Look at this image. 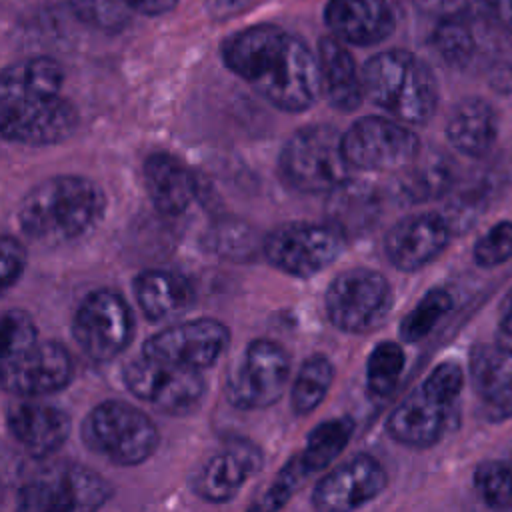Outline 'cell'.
Returning <instances> with one entry per match:
<instances>
[{
  "mask_svg": "<svg viewBox=\"0 0 512 512\" xmlns=\"http://www.w3.org/2000/svg\"><path fill=\"white\" fill-rule=\"evenodd\" d=\"M222 62L272 106L308 110L322 92L318 56L304 40L276 24H256L230 34Z\"/></svg>",
  "mask_w": 512,
  "mask_h": 512,
  "instance_id": "obj_1",
  "label": "cell"
},
{
  "mask_svg": "<svg viewBox=\"0 0 512 512\" xmlns=\"http://www.w3.org/2000/svg\"><path fill=\"white\" fill-rule=\"evenodd\" d=\"M104 210L106 196L94 180L58 174L34 184L20 200L16 216L30 240L60 246L96 228Z\"/></svg>",
  "mask_w": 512,
  "mask_h": 512,
  "instance_id": "obj_2",
  "label": "cell"
},
{
  "mask_svg": "<svg viewBox=\"0 0 512 512\" xmlns=\"http://www.w3.org/2000/svg\"><path fill=\"white\" fill-rule=\"evenodd\" d=\"M368 100L404 124H426L438 106L430 66L408 50H384L362 68Z\"/></svg>",
  "mask_w": 512,
  "mask_h": 512,
  "instance_id": "obj_3",
  "label": "cell"
},
{
  "mask_svg": "<svg viewBox=\"0 0 512 512\" xmlns=\"http://www.w3.org/2000/svg\"><path fill=\"white\" fill-rule=\"evenodd\" d=\"M462 368L456 362L438 364L388 416L386 432L398 444L430 448L448 424V414L462 390Z\"/></svg>",
  "mask_w": 512,
  "mask_h": 512,
  "instance_id": "obj_4",
  "label": "cell"
},
{
  "mask_svg": "<svg viewBox=\"0 0 512 512\" xmlns=\"http://www.w3.org/2000/svg\"><path fill=\"white\" fill-rule=\"evenodd\" d=\"M278 168L282 180L306 194H328L350 178L342 134L330 124L298 128L282 146Z\"/></svg>",
  "mask_w": 512,
  "mask_h": 512,
  "instance_id": "obj_5",
  "label": "cell"
},
{
  "mask_svg": "<svg viewBox=\"0 0 512 512\" xmlns=\"http://www.w3.org/2000/svg\"><path fill=\"white\" fill-rule=\"evenodd\" d=\"M86 446L118 466H136L148 460L160 442V432L150 416L134 404L104 400L82 422Z\"/></svg>",
  "mask_w": 512,
  "mask_h": 512,
  "instance_id": "obj_6",
  "label": "cell"
},
{
  "mask_svg": "<svg viewBox=\"0 0 512 512\" xmlns=\"http://www.w3.org/2000/svg\"><path fill=\"white\" fill-rule=\"evenodd\" d=\"M110 498L112 488L98 472L62 462L26 480L18 488L16 504L26 512H88Z\"/></svg>",
  "mask_w": 512,
  "mask_h": 512,
  "instance_id": "obj_7",
  "label": "cell"
},
{
  "mask_svg": "<svg viewBox=\"0 0 512 512\" xmlns=\"http://www.w3.org/2000/svg\"><path fill=\"white\" fill-rule=\"evenodd\" d=\"M348 240L332 222H290L262 240V252L284 274L312 278L340 258Z\"/></svg>",
  "mask_w": 512,
  "mask_h": 512,
  "instance_id": "obj_8",
  "label": "cell"
},
{
  "mask_svg": "<svg viewBox=\"0 0 512 512\" xmlns=\"http://www.w3.org/2000/svg\"><path fill=\"white\" fill-rule=\"evenodd\" d=\"M328 320L342 332H374L392 310L390 282L376 270L350 268L332 278L324 294Z\"/></svg>",
  "mask_w": 512,
  "mask_h": 512,
  "instance_id": "obj_9",
  "label": "cell"
},
{
  "mask_svg": "<svg viewBox=\"0 0 512 512\" xmlns=\"http://www.w3.org/2000/svg\"><path fill=\"white\" fill-rule=\"evenodd\" d=\"M290 356L274 340H252L244 356L228 372L226 400L240 410H260L276 404L288 388Z\"/></svg>",
  "mask_w": 512,
  "mask_h": 512,
  "instance_id": "obj_10",
  "label": "cell"
},
{
  "mask_svg": "<svg viewBox=\"0 0 512 512\" xmlns=\"http://www.w3.org/2000/svg\"><path fill=\"white\" fill-rule=\"evenodd\" d=\"M72 334L88 358L94 362H110L132 342V308L122 294L110 288L94 290L78 304Z\"/></svg>",
  "mask_w": 512,
  "mask_h": 512,
  "instance_id": "obj_11",
  "label": "cell"
},
{
  "mask_svg": "<svg viewBox=\"0 0 512 512\" xmlns=\"http://www.w3.org/2000/svg\"><path fill=\"white\" fill-rule=\"evenodd\" d=\"M126 390L160 412L180 416L196 408L206 384L200 370L140 356L122 370Z\"/></svg>",
  "mask_w": 512,
  "mask_h": 512,
  "instance_id": "obj_12",
  "label": "cell"
},
{
  "mask_svg": "<svg viewBox=\"0 0 512 512\" xmlns=\"http://www.w3.org/2000/svg\"><path fill=\"white\" fill-rule=\"evenodd\" d=\"M344 154L352 168L380 172L402 170L420 154V138L404 122L384 116H362L342 134Z\"/></svg>",
  "mask_w": 512,
  "mask_h": 512,
  "instance_id": "obj_13",
  "label": "cell"
},
{
  "mask_svg": "<svg viewBox=\"0 0 512 512\" xmlns=\"http://www.w3.org/2000/svg\"><path fill=\"white\" fill-rule=\"evenodd\" d=\"M78 112L60 94L0 100L2 138L26 146L60 144L74 134Z\"/></svg>",
  "mask_w": 512,
  "mask_h": 512,
  "instance_id": "obj_14",
  "label": "cell"
},
{
  "mask_svg": "<svg viewBox=\"0 0 512 512\" xmlns=\"http://www.w3.org/2000/svg\"><path fill=\"white\" fill-rule=\"evenodd\" d=\"M228 344L230 330L220 320L196 318L172 324L152 334L144 342L142 354L186 368L204 370L218 362Z\"/></svg>",
  "mask_w": 512,
  "mask_h": 512,
  "instance_id": "obj_15",
  "label": "cell"
},
{
  "mask_svg": "<svg viewBox=\"0 0 512 512\" xmlns=\"http://www.w3.org/2000/svg\"><path fill=\"white\" fill-rule=\"evenodd\" d=\"M74 374L70 352L58 342H36L2 362V386L20 398H40L64 390Z\"/></svg>",
  "mask_w": 512,
  "mask_h": 512,
  "instance_id": "obj_16",
  "label": "cell"
},
{
  "mask_svg": "<svg viewBox=\"0 0 512 512\" xmlns=\"http://www.w3.org/2000/svg\"><path fill=\"white\" fill-rule=\"evenodd\" d=\"M262 468V452L244 438H228L192 474V492L210 504L230 502Z\"/></svg>",
  "mask_w": 512,
  "mask_h": 512,
  "instance_id": "obj_17",
  "label": "cell"
},
{
  "mask_svg": "<svg viewBox=\"0 0 512 512\" xmlns=\"http://www.w3.org/2000/svg\"><path fill=\"white\" fill-rule=\"evenodd\" d=\"M386 470L370 454H356L330 470L312 492V506L324 512L356 510L386 488Z\"/></svg>",
  "mask_w": 512,
  "mask_h": 512,
  "instance_id": "obj_18",
  "label": "cell"
},
{
  "mask_svg": "<svg viewBox=\"0 0 512 512\" xmlns=\"http://www.w3.org/2000/svg\"><path fill=\"white\" fill-rule=\"evenodd\" d=\"M450 224L434 212L412 214L398 220L384 238L390 264L402 272H416L430 264L450 240Z\"/></svg>",
  "mask_w": 512,
  "mask_h": 512,
  "instance_id": "obj_19",
  "label": "cell"
},
{
  "mask_svg": "<svg viewBox=\"0 0 512 512\" xmlns=\"http://www.w3.org/2000/svg\"><path fill=\"white\" fill-rule=\"evenodd\" d=\"M6 424L14 440L32 458L54 454L68 440L72 428L70 416L64 410L30 398L18 400L8 408Z\"/></svg>",
  "mask_w": 512,
  "mask_h": 512,
  "instance_id": "obj_20",
  "label": "cell"
},
{
  "mask_svg": "<svg viewBox=\"0 0 512 512\" xmlns=\"http://www.w3.org/2000/svg\"><path fill=\"white\" fill-rule=\"evenodd\" d=\"M324 22L332 36L354 46L380 44L396 28L388 0H328Z\"/></svg>",
  "mask_w": 512,
  "mask_h": 512,
  "instance_id": "obj_21",
  "label": "cell"
},
{
  "mask_svg": "<svg viewBox=\"0 0 512 512\" xmlns=\"http://www.w3.org/2000/svg\"><path fill=\"white\" fill-rule=\"evenodd\" d=\"M470 378L490 416H512V348L500 342L476 346L470 352Z\"/></svg>",
  "mask_w": 512,
  "mask_h": 512,
  "instance_id": "obj_22",
  "label": "cell"
},
{
  "mask_svg": "<svg viewBox=\"0 0 512 512\" xmlns=\"http://www.w3.org/2000/svg\"><path fill=\"white\" fill-rule=\"evenodd\" d=\"M144 188L154 208L164 216L182 214L196 198V178L176 156L152 152L142 164Z\"/></svg>",
  "mask_w": 512,
  "mask_h": 512,
  "instance_id": "obj_23",
  "label": "cell"
},
{
  "mask_svg": "<svg viewBox=\"0 0 512 512\" xmlns=\"http://www.w3.org/2000/svg\"><path fill=\"white\" fill-rule=\"evenodd\" d=\"M316 56L328 104L340 112L356 110L366 96L364 80L344 42L332 34L324 36L318 40Z\"/></svg>",
  "mask_w": 512,
  "mask_h": 512,
  "instance_id": "obj_24",
  "label": "cell"
},
{
  "mask_svg": "<svg viewBox=\"0 0 512 512\" xmlns=\"http://www.w3.org/2000/svg\"><path fill=\"white\" fill-rule=\"evenodd\" d=\"M134 298L150 322L182 314L194 302L192 282L172 270H142L132 282Z\"/></svg>",
  "mask_w": 512,
  "mask_h": 512,
  "instance_id": "obj_25",
  "label": "cell"
},
{
  "mask_svg": "<svg viewBox=\"0 0 512 512\" xmlns=\"http://www.w3.org/2000/svg\"><path fill=\"white\" fill-rule=\"evenodd\" d=\"M382 214V194L362 180H346L326 198L328 222L338 226L348 238L360 236L376 226Z\"/></svg>",
  "mask_w": 512,
  "mask_h": 512,
  "instance_id": "obj_26",
  "label": "cell"
},
{
  "mask_svg": "<svg viewBox=\"0 0 512 512\" xmlns=\"http://www.w3.org/2000/svg\"><path fill=\"white\" fill-rule=\"evenodd\" d=\"M498 134V118L494 108L482 98L462 100L450 114L446 136L450 144L464 156H484Z\"/></svg>",
  "mask_w": 512,
  "mask_h": 512,
  "instance_id": "obj_27",
  "label": "cell"
},
{
  "mask_svg": "<svg viewBox=\"0 0 512 512\" xmlns=\"http://www.w3.org/2000/svg\"><path fill=\"white\" fill-rule=\"evenodd\" d=\"M398 178L392 184V192L406 204H420L444 196L454 186L452 162L436 152L418 154L406 168L398 170Z\"/></svg>",
  "mask_w": 512,
  "mask_h": 512,
  "instance_id": "obj_28",
  "label": "cell"
},
{
  "mask_svg": "<svg viewBox=\"0 0 512 512\" xmlns=\"http://www.w3.org/2000/svg\"><path fill=\"white\" fill-rule=\"evenodd\" d=\"M64 84L62 66L48 56H34L4 68L0 78V100L56 96Z\"/></svg>",
  "mask_w": 512,
  "mask_h": 512,
  "instance_id": "obj_29",
  "label": "cell"
},
{
  "mask_svg": "<svg viewBox=\"0 0 512 512\" xmlns=\"http://www.w3.org/2000/svg\"><path fill=\"white\" fill-rule=\"evenodd\" d=\"M432 46L448 66L466 68L478 58L480 32L462 10L440 18L432 32Z\"/></svg>",
  "mask_w": 512,
  "mask_h": 512,
  "instance_id": "obj_30",
  "label": "cell"
},
{
  "mask_svg": "<svg viewBox=\"0 0 512 512\" xmlns=\"http://www.w3.org/2000/svg\"><path fill=\"white\" fill-rule=\"evenodd\" d=\"M478 56L488 84L500 94H512V28L492 24L484 18Z\"/></svg>",
  "mask_w": 512,
  "mask_h": 512,
  "instance_id": "obj_31",
  "label": "cell"
},
{
  "mask_svg": "<svg viewBox=\"0 0 512 512\" xmlns=\"http://www.w3.org/2000/svg\"><path fill=\"white\" fill-rule=\"evenodd\" d=\"M354 432V422L344 418H332L326 422H320L306 438L304 450L298 452L306 470L312 474L328 468L340 452L348 446Z\"/></svg>",
  "mask_w": 512,
  "mask_h": 512,
  "instance_id": "obj_32",
  "label": "cell"
},
{
  "mask_svg": "<svg viewBox=\"0 0 512 512\" xmlns=\"http://www.w3.org/2000/svg\"><path fill=\"white\" fill-rule=\"evenodd\" d=\"M332 382H334V364L326 356L314 354L306 358L290 390L292 410L298 416H306L314 412L326 398Z\"/></svg>",
  "mask_w": 512,
  "mask_h": 512,
  "instance_id": "obj_33",
  "label": "cell"
},
{
  "mask_svg": "<svg viewBox=\"0 0 512 512\" xmlns=\"http://www.w3.org/2000/svg\"><path fill=\"white\" fill-rule=\"evenodd\" d=\"M404 350L398 342H378L366 360V388L374 398H386L394 392L404 370Z\"/></svg>",
  "mask_w": 512,
  "mask_h": 512,
  "instance_id": "obj_34",
  "label": "cell"
},
{
  "mask_svg": "<svg viewBox=\"0 0 512 512\" xmlns=\"http://www.w3.org/2000/svg\"><path fill=\"white\" fill-rule=\"evenodd\" d=\"M450 308H452V296L446 290L442 288L428 290L400 322L398 332L402 340L416 342L428 336V332L438 324V320H442L448 314Z\"/></svg>",
  "mask_w": 512,
  "mask_h": 512,
  "instance_id": "obj_35",
  "label": "cell"
},
{
  "mask_svg": "<svg viewBox=\"0 0 512 512\" xmlns=\"http://www.w3.org/2000/svg\"><path fill=\"white\" fill-rule=\"evenodd\" d=\"M478 496L498 510H512V460H488L474 472Z\"/></svg>",
  "mask_w": 512,
  "mask_h": 512,
  "instance_id": "obj_36",
  "label": "cell"
},
{
  "mask_svg": "<svg viewBox=\"0 0 512 512\" xmlns=\"http://www.w3.org/2000/svg\"><path fill=\"white\" fill-rule=\"evenodd\" d=\"M310 472L306 470L300 454H294L274 476L270 486L262 492V496L252 504L254 510H278L282 508L294 492L306 482Z\"/></svg>",
  "mask_w": 512,
  "mask_h": 512,
  "instance_id": "obj_37",
  "label": "cell"
},
{
  "mask_svg": "<svg viewBox=\"0 0 512 512\" xmlns=\"http://www.w3.org/2000/svg\"><path fill=\"white\" fill-rule=\"evenodd\" d=\"M38 342V328L34 318L20 310L10 308L2 316V362L16 358Z\"/></svg>",
  "mask_w": 512,
  "mask_h": 512,
  "instance_id": "obj_38",
  "label": "cell"
},
{
  "mask_svg": "<svg viewBox=\"0 0 512 512\" xmlns=\"http://www.w3.org/2000/svg\"><path fill=\"white\" fill-rule=\"evenodd\" d=\"M474 260L482 268H494L512 260V220L494 224L474 244Z\"/></svg>",
  "mask_w": 512,
  "mask_h": 512,
  "instance_id": "obj_39",
  "label": "cell"
},
{
  "mask_svg": "<svg viewBox=\"0 0 512 512\" xmlns=\"http://www.w3.org/2000/svg\"><path fill=\"white\" fill-rule=\"evenodd\" d=\"M210 246L224 256L232 254L242 258L254 252V236L242 224H222L216 228V232H212Z\"/></svg>",
  "mask_w": 512,
  "mask_h": 512,
  "instance_id": "obj_40",
  "label": "cell"
},
{
  "mask_svg": "<svg viewBox=\"0 0 512 512\" xmlns=\"http://www.w3.org/2000/svg\"><path fill=\"white\" fill-rule=\"evenodd\" d=\"M0 250H2V288L8 290L14 282L20 280L26 268V248L18 238L4 234L0 242Z\"/></svg>",
  "mask_w": 512,
  "mask_h": 512,
  "instance_id": "obj_41",
  "label": "cell"
},
{
  "mask_svg": "<svg viewBox=\"0 0 512 512\" xmlns=\"http://www.w3.org/2000/svg\"><path fill=\"white\" fill-rule=\"evenodd\" d=\"M482 16L498 26L512 28V0H478Z\"/></svg>",
  "mask_w": 512,
  "mask_h": 512,
  "instance_id": "obj_42",
  "label": "cell"
},
{
  "mask_svg": "<svg viewBox=\"0 0 512 512\" xmlns=\"http://www.w3.org/2000/svg\"><path fill=\"white\" fill-rule=\"evenodd\" d=\"M412 4L416 8H420L422 12L434 14V16H450L456 12L464 10L466 0H412Z\"/></svg>",
  "mask_w": 512,
  "mask_h": 512,
  "instance_id": "obj_43",
  "label": "cell"
},
{
  "mask_svg": "<svg viewBox=\"0 0 512 512\" xmlns=\"http://www.w3.org/2000/svg\"><path fill=\"white\" fill-rule=\"evenodd\" d=\"M122 2L134 12H140L144 16H162L178 4V0H122Z\"/></svg>",
  "mask_w": 512,
  "mask_h": 512,
  "instance_id": "obj_44",
  "label": "cell"
},
{
  "mask_svg": "<svg viewBox=\"0 0 512 512\" xmlns=\"http://www.w3.org/2000/svg\"><path fill=\"white\" fill-rule=\"evenodd\" d=\"M498 336L500 344L512 348V292L506 296L500 312V322H498Z\"/></svg>",
  "mask_w": 512,
  "mask_h": 512,
  "instance_id": "obj_45",
  "label": "cell"
},
{
  "mask_svg": "<svg viewBox=\"0 0 512 512\" xmlns=\"http://www.w3.org/2000/svg\"><path fill=\"white\" fill-rule=\"evenodd\" d=\"M510 460H512V452H510Z\"/></svg>",
  "mask_w": 512,
  "mask_h": 512,
  "instance_id": "obj_46",
  "label": "cell"
}]
</instances>
